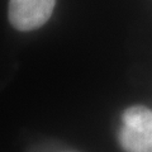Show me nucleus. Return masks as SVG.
<instances>
[{"label": "nucleus", "instance_id": "obj_1", "mask_svg": "<svg viewBox=\"0 0 152 152\" xmlns=\"http://www.w3.org/2000/svg\"><path fill=\"white\" fill-rule=\"evenodd\" d=\"M118 140L126 152H152V110L134 105L124 110Z\"/></svg>", "mask_w": 152, "mask_h": 152}, {"label": "nucleus", "instance_id": "obj_2", "mask_svg": "<svg viewBox=\"0 0 152 152\" xmlns=\"http://www.w3.org/2000/svg\"><path fill=\"white\" fill-rule=\"evenodd\" d=\"M55 5L56 0H9V22L20 32L34 31L47 23Z\"/></svg>", "mask_w": 152, "mask_h": 152}]
</instances>
